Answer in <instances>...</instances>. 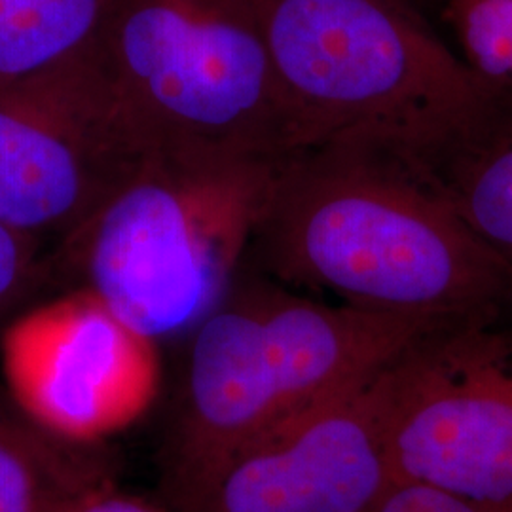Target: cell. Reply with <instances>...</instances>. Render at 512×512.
Wrapping results in <instances>:
<instances>
[{"mask_svg":"<svg viewBox=\"0 0 512 512\" xmlns=\"http://www.w3.org/2000/svg\"><path fill=\"white\" fill-rule=\"evenodd\" d=\"M249 268L359 310L446 319L512 298V270L439 173L380 148L323 143L279 160Z\"/></svg>","mask_w":512,"mask_h":512,"instance_id":"obj_1","label":"cell"},{"mask_svg":"<svg viewBox=\"0 0 512 512\" xmlns=\"http://www.w3.org/2000/svg\"><path fill=\"white\" fill-rule=\"evenodd\" d=\"M437 321L327 302L245 264L186 338L164 446L175 511H196L232 459L366 382Z\"/></svg>","mask_w":512,"mask_h":512,"instance_id":"obj_2","label":"cell"},{"mask_svg":"<svg viewBox=\"0 0 512 512\" xmlns=\"http://www.w3.org/2000/svg\"><path fill=\"white\" fill-rule=\"evenodd\" d=\"M302 148L359 143L442 173L497 137L501 95L404 0H253Z\"/></svg>","mask_w":512,"mask_h":512,"instance_id":"obj_3","label":"cell"},{"mask_svg":"<svg viewBox=\"0 0 512 512\" xmlns=\"http://www.w3.org/2000/svg\"><path fill=\"white\" fill-rule=\"evenodd\" d=\"M279 160L156 143L50 249L54 285L101 300L158 346L186 340L243 270Z\"/></svg>","mask_w":512,"mask_h":512,"instance_id":"obj_4","label":"cell"},{"mask_svg":"<svg viewBox=\"0 0 512 512\" xmlns=\"http://www.w3.org/2000/svg\"><path fill=\"white\" fill-rule=\"evenodd\" d=\"M95 55L154 143L302 150L253 0H116Z\"/></svg>","mask_w":512,"mask_h":512,"instance_id":"obj_5","label":"cell"},{"mask_svg":"<svg viewBox=\"0 0 512 512\" xmlns=\"http://www.w3.org/2000/svg\"><path fill=\"white\" fill-rule=\"evenodd\" d=\"M370 395L393 482L512 512V298L421 330Z\"/></svg>","mask_w":512,"mask_h":512,"instance_id":"obj_6","label":"cell"},{"mask_svg":"<svg viewBox=\"0 0 512 512\" xmlns=\"http://www.w3.org/2000/svg\"><path fill=\"white\" fill-rule=\"evenodd\" d=\"M154 145L95 52L0 86V224L55 245Z\"/></svg>","mask_w":512,"mask_h":512,"instance_id":"obj_7","label":"cell"},{"mask_svg":"<svg viewBox=\"0 0 512 512\" xmlns=\"http://www.w3.org/2000/svg\"><path fill=\"white\" fill-rule=\"evenodd\" d=\"M0 366L12 403L76 446L143 420L162 384L160 346L84 291L18 313L0 332Z\"/></svg>","mask_w":512,"mask_h":512,"instance_id":"obj_8","label":"cell"},{"mask_svg":"<svg viewBox=\"0 0 512 512\" xmlns=\"http://www.w3.org/2000/svg\"><path fill=\"white\" fill-rule=\"evenodd\" d=\"M370 380L232 459L194 512H368L393 484Z\"/></svg>","mask_w":512,"mask_h":512,"instance_id":"obj_9","label":"cell"},{"mask_svg":"<svg viewBox=\"0 0 512 512\" xmlns=\"http://www.w3.org/2000/svg\"><path fill=\"white\" fill-rule=\"evenodd\" d=\"M99 452L48 435L0 389V512H63L114 488Z\"/></svg>","mask_w":512,"mask_h":512,"instance_id":"obj_10","label":"cell"},{"mask_svg":"<svg viewBox=\"0 0 512 512\" xmlns=\"http://www.w3.org/2000/svg\"><path fill=\"white\" fill-rule=\"evenodd\" d=\"M116 0H0V86L93 54Z\"/></svg>","mask_w":512,"mask_h":512,"instance_id":"obj_11","label":"cell"},{"mask_svg":"<svg viewBox=\"0 0 512 512\" xmlns=\"http://www.w3.org/2000/svg\"><path fill=\"white\" fill-rule=\"evenodd\" d=\"M440 179L476 236L512 270V137L465 154Z\"/></svg>","mask_w":512,"mask_h":512,"instance_id":"obj_12","label":"cell"},{"mask_svg":"<svg viewBox=\"0 0 512 512\" xmlns=\"http://www.w3.org/2000/svg\"><path fill=\"white\" fill-rule=\"evenodd\" d=\"M463 61L492 90L512 92V0H446Z\"/></svg>","mask_w":512,"mask_h":512,"instance_id":"obj_13","label":"cell"},{"mask_svg":"<svg viewBox=\"0 0 512 512\" xmlns=\"http://www.w3.org/2000/svg\"><path fill=\"white\" fill-rule=\"evenodd\" d=\"M46 285H54L44 243L0 224V332Z\"/></svg>","mask_w":512,"mask_h":512,"instance_id":"obj_14","label":"cell"},{"mask_svg":"<svg viewBox=\"0 0 512 512\" xmlns=\"http://www.w3.org/2000/svg\"><path fill=\"white\" fill-rule=\"evenodd\" d=\"M368 512H499L420 484L393 482Z\"/></svg>","mask_w":512,"mask_h":512,"instance_id":"obj_15","label":"cell"},{"mask_svg":"<svg viewBox=\"0 0 512 512\" xmlns=\"http://www.w3.org/2000/svg\"><path fill=\"white\" fill-rule=\"evenodd\" d=\"M63 512H177L150 505L143 499L118 494L114 488L88 495Z\"/></svg>","mask_w":512,"mask_h":512,"instance_id":"obj_16","label":"cell"},{"mask_svg":"<svg viewBox=\"0 0 512 512\" xmlns=\"http://www.w3.org/2000/svg\"><path fill=\"white\" fill-rule=\"evenodd\" d=\"M404 2H408V4H412V6H414V0H404Z\"/></svg>","mask_w":512,"mask_h":512,"instance_id":"obj_17","label":"cell"}]
</instances>
